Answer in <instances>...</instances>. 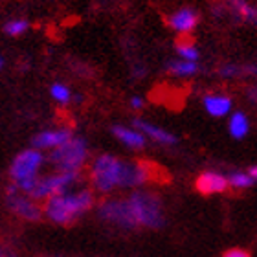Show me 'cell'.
<instances>
[{
  "label": "cell",
  "mask_w": 257,
  "mask_h": 257,
  "mask_svg": "<svg viewBox=\"0 0 257 257\" xmlns=\"http://www.w3.org/2000/svg\"><path fill=\"white\" fill-rule=\"evenodd\" d=\"M90 180L94 189L103 195L118 188H136L151 180V167L142 162H125L118 156H97L90 167Z\"/></svg>",
  "instance_id": "cell-1"
},
{
  "label": "cell",
  "mask_w": 257,
  "mask_h": 257,
  "mask_svg": "<svg viewBox=\"0 0 257 257\" xmlns=\"http://www.w3.org/2000/svg\"><path fill=\"white\" fill-rule=\"evenodd\" d=\"M94 206V193L92 189L79 191H66L48 198L43 206V215H46L55 224H72L83 213L90 211Z\"/></svg>",
  "instance_id": "cell-2"
},
{
  "label": "cell",
  "mask_w": 257,
  "mask_h": 257,
  "mask_svg": "<svg viewBox=\"0 0 257 257\" xmlns=\"http://www.w3.org/2000/svg\"><path fill=\"white\" fill-rule=\"evenodd\" d=\"M44 162H46V158L37 149H26L15 156L10 169V177L13 180V186L19 189V193L30 195V191L37 182L39 171H41Z\"/></svg>",
  "instance_id": "cell-3"
},
{
  "label": "cell",
  "mask_w": 257,
  "mask_h": 257,
  "mask_svg": "<svg viewBox=\"0 0 257 257\" xmlns=\"http://www.w3.org/2000/svg\"><path fill=\"white\" fill-rule=\"evenodd\" d=\"M127 202L131 206V213L136 226L153 228V230L164 226V206L158 195L149 191H134L127 198Z\"/></svg>",
  "instance_id": "cell-4"
},
{
  "label": "cell",
  "mask_w": 257,
  "mask_h": 257,
  "mask_svg": "<svg viewBox=\"0 0 257 257\" xmlns=\"http://www.w3.org/2000/svg\"><path fill=\"white\" fill-rule=\"evenodd\" d=\"M81 171H57L52 175H39L37 182L33 186V189L30 191L28 197L33 198L35 202L37 200H48V198L61 195V193L70 191V188L74 184L79 182Z\"/></svg>",
  "instance_id": "cell-5"
},
{
  "label": "cell",
  "mask_w": 257,
  "mask_h": 257,
  "mask_svg": "<svg viewBox=\"0 0 257 257\" xmlns=\"http://www.w3.org/2000/svg\"><path fill=\"white\" fill-rule=\"evenodd\" d=\"M88 160V145L83 138H70L66 144L52 151L50 162L57 171H81Z\"/></svg>",
  "instance_id": "cell-6"
},
{
  "label": "cell",
  "mask_w": 257,
  "mask_h": 257,
  "mask_svg": "<svg viewBox=\"0 0 257 257\" xmlns=\"http://www.w3.org/2000/svg\"><path fill=\"white\" fill-rule=\"evenodd\" d=\"M99 217L105 222L116 224L119 228H138L134 222V217L131 213V206H128L127 198H107L99 204Z\"/></svg>",
  "instance_id": "cell-7"
},
{
  "label": "cell",
  "mask_w": 257,
  "mask_h": 257,
  "mask_svg": "<svg viewBox=\"0 0 257 257\" xmlns=\"http://www.w3.org/2000/svg\"><path fill=\"white\" fill-rule=\"evenodd\" d=\"M8 208L24 220H33L35 222V220L43 217V206H39V202H35L28 195L19 193V189L15 186L8 188Z\"/></svg>",
  "instance_id": "cell-8"
},
{
  "label": "cell",
  "mask_w": 257,
  "mask_h": 257,
  "mask_svg": "<svg viewBox=\"0 0 257 257\" xmlns=\"http://www.w3.org/2000/svg\"><path fill=\"white\" fill-rule=\"evenodd\" d=\"M70 138H74L72 131L66 127L61 128H50V131H43L33 138V149L37 151H54L66 144Z\"/></svg>",
  "instance_id": "cell-9"
},
{
  "label": "cell",
  "mask_w": 257,
  "mask_h": 257,
  "mask_svg": "<svg viewBox=\"0 0 257 257\" xmlns=\"http://www.w3.org/2000/svg\"><path fill=\"white\" fill-rule=\"evenodd\" d=\"M167 22H169V28L175 33H178V35H188V33H193V30L197 28L198 13L193 8H180V10L175 11L167 19Z\"/></svg>",
  "instance_id": "cell-10"
},
{
  "label": "cell",
  "mask_w": 257,
  "mask_h": 257,
  "mask_svg": "<svg viewBox=\"0 0 257 257\" xmlns=\"http://www.w3.org/2000/svg\"><path fill=\"white\" fill-rule=\"evenodd\" d=\"M195 189L200 195H219L228 191V180L224 175L215 171H204L195 180Z\"/></svg>",
  "instance_id": "cell-11"
},
{
  "label": "cell",
  "mask_w": 257,
  "mask_h": 257,
  "mask_svg": "<svg viewBox=\"0 0 257 257\" xmlns=\"http://www.w3.org/2000/svg\"><path fill=\"white\" fill-rule=\"evenodd\" d=\"M133 123H134L133 128H136L138 133L144 134L145 138H151L153 142H156V144L175 145L178 142V138L173 133H169V131L158 127V125H155V123H149V121H145V119H134Z\"/></svg>",
  "instance_id": "cell-12"
},
{
  "label": "cell",
  "mask_w": 257,
  "mask_h": 257,
  "mask_svg": "<svg viewBox=\"0 0 257 257\" xmlns=\"http://www.w3.org/2000/svg\"><path fill=\"white\" fill-rule=\"evenodd\" d=\"M202 103L206 112L213 118H224L231 112V107H233L231 97L224 96V94H208V96H204Z\"/></svg>",
  "instance_id": "cell-13"
},
{
  "label": "cell",
  "mask_w": 257,
  "mask_h": 257,
  "mask_svg": "<svg viewBox=\"0 0 257 257\" xmlns=\"http://www.w3.org/2000/svg\"><path fill=\"white\" fill-rule=\"evenodd\" d=\"M112 134L121 144L127 145L128 149H144L145 142H147V138L142 133H138L136 128H128L123 127V125H114Z\"/></svg>",
  "instance_id": "cell-14"
},
{
  "label": "cell",
  "mask_w": 257,
  "mask_h": 257,
  "mask_svg": "<svg viewBox=\"0 0 257 257\" xmlns=\"http://www.w3.org/2000/svg\"><path fill=\"white\" fill-rule=\"evenodd\" d=\"M228 128H230V134L235 140L246 138L248 133H250V121H248V116L241 110H237L230 116V121H228Z\"/></svg>",
  "instance_id": "cell-15"
},
{
  "label": "cell",
  "mask_w": 257,
  "mask_h": 257,
  "mask_svg": "<svg viewBox=\"0 0 257 257\" xmlns=\"http://www.w3.org/2000/svg\"><path fill=\"white\" fill-rule=\"evenodd\" d=\"M166 68L175 77H191V75H195L200 70V66H198V63H191V61L171 59L167 61Z\"/></svg>",
  "instance_id": "cell-16"
},
{
  "label": "cell",
  "mask_w": 257,
  "mask_h": 257,
  "mask_svg": "<svg viewBox=\"0 0 257 257\" xmlns=\"http://www.w3.org/2000/svg\"><path fill=\"white\" fill-rule=\"evenodd\" d=\"M231 13H235L241 21L248 22V24H255L257 21V11L248 0H228Z\"/></svg>",
  "instance_id": "cell-17"
},
{
  "label": "cell",
  "mask_w": 257,
  "mask_h": 257,
  "mask_svg": "<svg viewBox=\"0 0 257 257\" xmlns=\"http://www.w3.org/2000/svg\"><path fill=\"white\" fill-rule=\"evenodd\" d=\"M226 180H228V188H233V189H248L255 184V180L248 173H242V171L231 173L230 177H226Z\"/></svg>",
  "instance_id": "cell-18"
},
{
  "label": "cell",
  "mask_w": 257,
  "mask_h": 257,
  "mask_svg": "<svg viewBox=\"0 0 257 257\" xmlns=\"http://www.w3.org/2000/svg\"><path fill=\"white\" fill-rule=\"evenodd\" d=\"M177 54H178V59L191 61V63H198V59H200L198 48L193 43H189V41H182V43L177 44Z\"/></svg>",
  "instance_id": "cell-19"
},
{
  "label": "cell",
  "mask_w": 257,
  "mask_h": 257,
  "mask_svg": "<svg viewBox=\"0 0 257 257\" xmlns=\"http://www.w3.org/2000/svg\"><path fill=\"white\" fill-rule=\"evenodd\" d=\"M30 30V22L26 19H13L4 24V33L10 37H21Z\"/></svg>",
  "instance_id": "cell-20"
},
{
  "label": "cell",
  "mask_w": 257,
  "mask_h": 257,
  "mask_svg": "<svg viewBox=\"0 0 257 257\" xmlns=\"http://www.w3.org/2000/svg\"><path fill=\"white\" fill-rule=\"evenodd\" d=\"M50 96L54 97V101H57L59 105H66L72 99V92L63 83H54V85L50 86Z\"/></svg>",
  "instance_id": "cell-21"
},
{
  "label": "cell",
  "mask_w": 257,
  "mask_h": 257,
  "mask_svg": "<svg viewBox=\"0 0 257 257\" xmlns=\"http://www.w3.org/2000/svg\"><path fill=\"white\" fill-rule=\"evenodd\" d=\"M244 70V66H239V64H233V63H228V64H222L219 70V74L226 79H231V77H237V75H241V72Z\"/></svg>",
  "instance_id": "cell-22"
},
{
  "label": "cell",
  "mask_w": 257,
  "mask_h": 257,
  "mask_svg": "<svg viewBox=\"0 0 257 257\" xmlns=\"http://www.w3.org/2000/svg\"><path fill=\"white\" fill-rule=\"evenodd\" d=\"M222 257H252L248 250H242V248H231L228 252L222 253Z\"/></svg>",
  "instance_id": "cell-23"
},
{
  "label": "cell",
  "mask_w": 257,
  "mask_h": 257,
  "mask_svg": "<svg viewBox=\"0 0 257 257\" xmlns=\"http://www.w3.org/2000/svg\"><path fill=\"white\" fill-rule=\"evenodd\" d=\"M144 105H145V101L140 96H134L133 99H131V107H133L134 110H142V108H144Z\"/></svg>",
  "instance_id": "cell-24"
},
{
  "label": "cell",
  "mask_w": 257,
  "mask_h": 257,
  "mask_svg": "<svg viewBox=\"0 0 257 257\" xmlns=\"http://www.w3.org/2000/svg\"><path fill=\"white\" fill-rule=\"evenodd\" d=\"M0 257H15V253L11 252V250H8L6 246H2V244H0Z\"/></svg>",
  "instance_id": "cell-25"
},
{
  "label": "cell",
  "mask_w": 257,
  "mask_h": 257,
  "mask_svg": "<svg viewBox=\"0 0 257 257\" xmlns=\"http://www.w3.org/2000/svg\"><path fill=\"white\" fill-rule=\"evenodd\" d=\"M248 175H250V177H252L253 180H255V178H257V167L255 166L250 167V169H248Z\"/></svg>",
  "instance_id": "cell-26"
},
{
  "label": "cell",
  "mask_w": 257,
  "mask_h": 257,
  "mask_svg": "<svg viewBox=\"0 0 257 257\" xmlns=\"http://www.w3.org/2000/svg\"><path fill=\"white\" fill-rule=\"evenodd\" d=\"M2 66H4V61H2V57H0V68H2Z\"/></svg>",
  "instance_id": "cell-27"
}]
</instances>
